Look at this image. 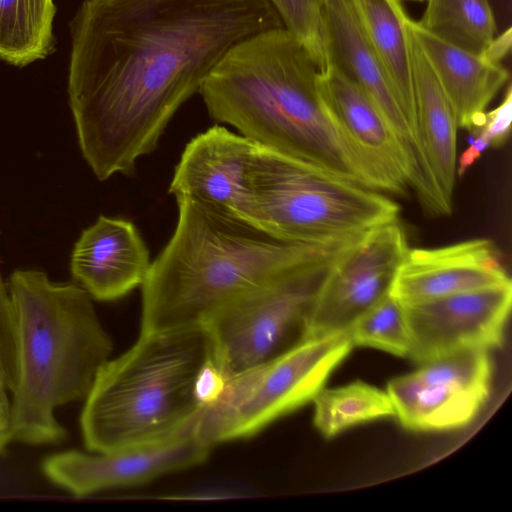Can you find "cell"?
Returning a JSON list of instances; mask_svg holds the SVG:
<instances>
[{
	"mask_svg": "<svg viewBox=\"0 0 512 512\" xmlns=\"http://www.w3.org/2000/svg\"><path fill=\"white\" fill-rule=\"evenodd\" d=\"M488 352L455 353L391 379L386 391L401 425L412 431H446L470 424L489 398Z\"/></svg>",
	"mask_w": 512,
	"mask_h": 512,
	"instance_id": "30bf717a",
	"label": "cell"
},
{
	"mask_svg": "<svg viewBox=\"0 0 512 512\" xmlns=\"http://www.w3.org/2000/svg\"><path fill=\"white\" fill-rule=\"evenodd\" d=\"M512 122V89L509 85L503 101L493 110L485 112L483 124L473 133L486 140L489 146H501L509 136Z\"/></svg>",
	"mask_w": 512,
	"mask_h": 512,
	"instance_id": "4316f807",
	"label": "cell"
},
{
	"mask_svg": "<svg viewBox=\"0 0 512 512\" xmlns=\"http://www.w3.org/2000/svg\"><path fill=\"white\" fill-rule=\"evenodd\" d=\"M210 448L191 428L146 446L94 454L78 450L55 453L44 459L42 471L58 487L84 497L198 465L207 459Z\"/></svg>",
	"mask_w": 512,
	"mask_h": 512,
	"instance_id": "4fadbf2b",
	"label": "cell"
},
{
	"mask_svg": "<svg viewBox=\"0 0 512 512\" xmlns=\"http://www.w3.org/2000/svg\"><path fill=\"white\" fill-rule=\"evenodd\" d=\"M353 344L346 332L306 339L278 358L225 380L193 430L208 446L252 436L324 388Z\"/></svg>",
	"mask_w": 512,
	"mask_h": 512,
	"instance_id": "52a82bcc",
	"label": "cell"
},
{
	"mask_svg": "<svg viewBox=\"0 0 512 512\" xmlns=\"http://www.w3.org/2000/svg\"><path fill=\"white\" fill-rule=\"evenodd\" d=\"M351 3L387 83L419 142L410 42L405 24L407 14L400 0H351Z\"/></svg>",
	"mask_w": 512,
	"mask_h": 512,
	"instance_id": "ffe728a7",
	"label": "cell"
},
{
	"mask_svg": "<svg viewBox=\"0 0 512 512\" xmlns=\"http://www.w3.org/2000/svg\"><path fill=\"white\" fill-rule=\"evenodd\" d=\"M284 27L269 0H85L70 23L68 99L101 181L132 174L224 54Z\"/></svg>",
	"mask_w": 512,
	"mask_h": 512,
	"instance_id": "6da1fadb",
	"label": "cell"
},
{
	"mask_svg": "<svg viewBox=\"0 0 512 512\" xmlns=\"http://www.w3.org/2000/svg\"><path fill=\"white\" fill-rule=\"evenodd\" d=\"M212 348L205 327L141 333L108 360L80 416L90 452H112L168 440L194 427L203 403L198 384Z\"/></svg>",
	"mask_w": 512,
	"mask_h": 512,
	"instance_id": "5b68a950",
	"label": "cell"
},
{
	"mask_svg": "<svg viewBox=\"0 0 512 512\" xmlns=\"http://www.w3.org/2000/svg\"><path fill=\"white\" fill-rule=\"evenodd\" d=\"M15 335L9 430L30 445L67 435L55 411L85 399L113 345L92 297L79 284L55 282L38 269H17L7 282Z\"/></svg>",
	"mask_w": 512,
	"mask_h": 512,
	"instance_id": "277c9868",
	"label": "cell"
},
{
	"mask_svg": "<svg viewBox=\"0 0 512 512\" xmlns=\"http://www.w3.org/2000/svg\"><path fill=\"white\" fill-rule=\"evenodd\" d=\"M53 0H0V59L17 67L55 49Z\"/></svg>",
	"mask_w": 512,
	"mask_h": 512,
	"instance_id": "44dd1931",
	"label": "cell"
},
{
	"mask_svg": "<svg viewBox=\"0 0 512 512\" xmlns=\"http://www.w3.org/2000/svg\"><path fill=\"white\" fill-rule=\"evenodd\" d=\"M407 31L410 42L418 140L431 183L446 214H449L452 210L456 178L458 126L431 66L408 29Z\"/></svg>",
	"mask_w": 512,
	"mask_h": 512,
	"instance_id": "d6986e66",
	"label": "cell"
},
{
	"mask_svg": "<svg viewBox=\"0 0 512 512\" xmlns=\"http://www.w3.org/2000/svg\"><path fill=\"white\" fill-rule=\"evenodd\" d=\"M258 145L215 125L185 146L169 185L176 200H190L249 222Z\"/></svg>",
	"mask_w": 512,
	"mask_h": 512,
	"instance_id": "7c38bea8",
	"label": "cell"
},
{
	"mask_svg": "<svg viewBox=\"0 0 512 512\" xmlns=\"http://www.w3.org/2000/svg\"><path fill=\"white\" fill-rule=\"evenodd\" d=\"M511 49V28H508L504 33L494 37L487 48L481 53L486 59L501 63Z\"/></svg>",
	"mask_w": 512,
	"mask_h": 512,
	"instance_id": "83f0119b",
	"label": "cell"
},
{
	"mask_svg": "<svg viewBox=\"0 0 512 512\" xmlns=\"http://www.w3.org/2000/svg\"><path fill=\"white\" fill-rule=\"evenodd\" d=\"M406 27L431 66L457 126L476 132L487 105L509 79L507 69L434 36L408 16Z\"/></svg>",
	"mask_w": 512,
	"mask_h": 512,
	"instance_id": "ac0fdd59",
	"label": "cell"
},
{
	"mask_svg": "<svg viewBox=\"0 0 512 512\" xmlns=\"http://www.w3.org/2000/svg\"><path fill=\"white\" fill-rule=\"evenodd\" d=\"M418 23L434 36L475 54H481L496 33L488 0H427Z\"/></svg>",
	"mask_w": 512,
	"mask_h": 512,
	"instance_id": "7402d4cb",
	"label": "cell"
},
{
	"mask_svg": "<svg viewBox=\"0 0 512 512\" xmlns=\"http://www.w3.org/2000/svg\"><path fill=\"white\" fill-rule=\"evenodd\" d=\"M510 281L491 241L473 239L438 248L409 249L390 293L407 304Z\"/></svg>",
	"mask_w": 512,
	"mask_h": 512,
	"instance_id": "5bb4252c",
	"label": "cell"
},
{
	"mask_svg": "<svg viewBox=\"0 0 512 512\" xmlns=\"http://www.w3.org/2000/svg\"><path fill=\"white\" fill-rule=\"evenodd\" d=\"M0 417L5 419L6 421L9 420V408L6 407L1 401H0Z\"/></svg>",
	"mask_w": 512,
	"mask_h": 512,
	"instance_id": "4dcf8cb0",
	"label": "cell"
},
{
	"mask_svg": "<svg viewBox=\"0 0 512 512\" xmlns=\"http://www.w3.org/2000/svg\"><path fill=\"white\" fill-rule=\"evenodd\" d=\"M339 251L250 289L203 326L212 360L225 379L270 362L304 341L309 312Z\"/></svg>",
	"mask_w": 512,
	"mask_h": 512,
	"instance_id": "ba28073f",
	"label": "cell"
},
{
	"mask_svg": "<svg viewBox=\"0 0 512 512\" xmlns=\"http://www.w3.org/2000/svg\"><path fill=\"white\" fill-rule=\"evenodd\" d=\"M314 425L326 438L368 421L395 417L387 393L363 382L322 389L313 399Z\"/></svg>",
	"mask_w": 512,
	"mask_h": 512,
	"instance_id": "603a6c76",
	"label": "cell"
},
{
	"mask_svg": "<svg viewBox=\"0 0 512 512\" xmlns=\"http://www.w3.org/2000/svg\"><path fill=\"white\" fill-rule=\"evenodd\" d=\"M15 378V335L11 298L0 272V401L10 408Z\"/></svg>",
	"mask_w": 512,
	"mask_h": 512,
	"instance_id": "484cf974",
	"label": "cell"
},
{
	"mask_svg": "<svg viewBox=\"0 0 512 512\" xmlns=\"http://www.w3.org/2000/svg\"><path fill=\"white\" fill-rule=\"evenodd\" d=\"M353 346L408 357L410 334L403 305L391 293L364 312L346 332Z\"/></svg>",
	"mask_w": 512,
	"mask_h": 512,
	"instance_id": "cb8c5ba5",
	"label": "cell"
},
{
	"mask_svg": "<svg viewBox=\"0 0 512 512\" xmlns=\"http://www.w3.org/2000/svg\"><path fill=\"white\" fill-rule=\"evenodd\" d=\"M408 250L398 220L344 246L317 292L304 340L347 332L364 312L390 293Z\"/></svg>",
	"mask_w": 512,
	"mask_h": 512,
	"instance_id": "9c48e42d",
	"label": "cell"
},
{
	"mask_svg": "<svg viewBox=\"0 0 512 512\" xmlns=\"http://www.w3.org/2000/svg\"><path fill=\"white\" fill-rule=\"evenodd\" d=\"M412 1H423V0H412Z\"/></svg>",
	"mask_w": 512,
	"mask_h": 512,
	"instance_id": "d6a6232c",
	"label": "cell"
},
{
	"mask_svg": "<svg viewBox=\"0 0 512 512\" xmlns=\"http://www.w3.org/2000/svg\"><path fill=\"white\" fill-rule=\"evenodd\" d=\"M176 202L174 232L141 286V333L203 327L250 289L346 246L283 241L193 201Z\"/></svg>",
	"mask_w": 512,
	"mask_h": 512,
	"instance_id": "3957f363",
	"label": "cell"
},
{
	"mask_svg": "<svg viewBox=\"0 0 512 512\" xmlns=\"http://www.w3.org/2000/svg\"><path fill=\"white\" fill-rule=\"evenodd\" d=\"M323 12L329 62L370 97L399 138L414 167L420 187H424L430 178L420 144L387 83L351 0H324Z\"/></svg>",
	"mask_w": 512,
	"mask_h": 512,
	"instance_id": "2e32d148",
	"label": "cell"
},
{
	"mask_svg": "<svg viewBox=\"0 0 512 512\" xmlns=\"http://www.w3.org/2000/svg\"><path fill=\"white\" fill-rule=\"evenodd\" d=\"M470 146L461 154L458 165L456 168V174L462 176L466 170L481 156L483 151L489 147L486 140L478 135H473Z\"/></svg>",
	"mask_w": 512,
	"mask_h": 512,
	"instance_id": "f1b7e54d",
	"label": "cell"
},
{
	"mask_svg": "<svg viewBox=\"0 0 512 512\" xmlns=\"http://www.w3.org/2000/svg\"><path fill=\"white\" fill-rule=\"evenodd\" d=\"M320 93L347 137L392 182L399 194L419 181L399 138L379 109L353 80L332 63L318 71Z\"/></svg>",
	"mask_w": 512,
	"mask_h": 512,
	"instance_id": "e0dca14e",
	"label": "cell"
},
{
	"mask_svg": "<svg viewBox=\"0 0 512 512\" xmlns=\"http://www.w3.org/2000/svg\"><path fill=\"white\" fill-rule=\"evenodd\" d=\"M284 28L305 47L318 70L329 62L323 2L324 0H269Z\"/></svg>",
	"mask_w": 512,
	"mask_h": 512,
	"instance_id": "d4e9b609",
	"label": "cell"
},
{
	"mask_svg": "<svg viewBox=\"0 0 512 512\" xmlns=\"http://www.w3.org/2000/svg\"><path fill=\"white\" fill-rule=\"evenodd\" d=\"M318 71L291 32L272 28L232 46L198 93L214 121L234 127L255 144L364 187L398 194L337 123L320 93Z\"/></svg>",
	"mask_w": 512,
	"mask_h": 512,
	"instance_id": "7a4b0ae2",
	"label": "cell"
},
{
	"mask_svg": "<svg viewBox=\"0 0 512 512\" xmlns=\"http://www.w3.org/2000/svg\"><path fill=\"white\" fill-rule=\"evenodd\" d=\"M11 440H13V438L9 427L0 425V452H2V450Z\"/></svg>",
	"mask_w": 512,
	"mask_h": 512,
	"instance_id": "f546056e",
	"label": "cell"
},
{
	"mask_svg": "<svg viewBox=\"0 0 512 512\" xmlns=\"http://www.w3.org/2000/svg\"><path fill=\"white\" fill-rule=\"evenodd\" d=\"M249 222L283 241L338 247L398 220L383 192L258 145Z\"/></svg>",
	"mask_w": 512,
	"mask_h": 512,
	"instance_id": "8992f818",
	"label": "cell"
},
{
	"mask_svg": "<svg viewBox=\"0 0 512 512\" xmlns=\"http://www.w3.org/2000/svg\"><path fill=\"white\" fill-rule=\"evenodd\" d=\"M151 262L132 222L101 215L76 241L70 272L92 299L113 301L142 286Z\"/></svg>",
	"mask_w": 512,
	"mask_h": 512,
	"instance_id": "9a60e30c",
	"label": "cell"
},
{
	"mask_svg": "<svg viewBox=\"0 0 512 512\" xmlns=\"http://www.w3.org/2000/svg\"><path fill=\"white\" fill-rule=\"evenodd\" d=\"M0 425H1V426H8V427H9V425H8V421H6L5 419H3L2 417H0Z\"/></svg>",
	"mask_w": 512,
	"mask_h": 512,
	"instance_id": "1f68e13d",
	"label": "cell"
},
{
	"mask_svg": "<svg viewBox=\"0 0 512 512\" xmlns=\"http://www.w3.org/2000/svg\"><path fill=\"white\" fill-rule=\"evenodd\" d=\"M511 303V281L402 303L410 334L408 358L423 364L463 351L500 346Z\"/></svg>",
	"mask_w": 512,
	"mask_h": 512,
	"instance_id": "8fae6325",
	"label": "cell"
}]
</instances>
